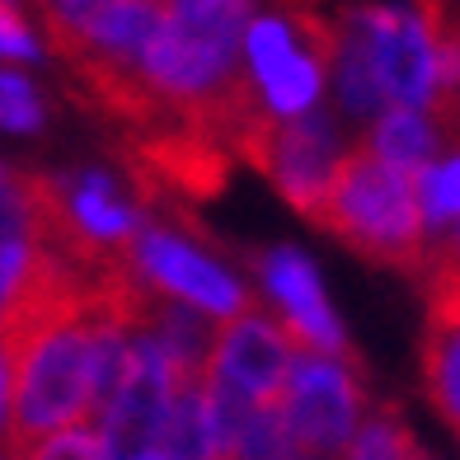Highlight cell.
Here are the masks:
<instances>
[{
  "label": "cell",
  "instance_id": "16",
  "mask_svg": "<svg viewBox=\"0 0 460 460\" xmlns=\"http://www.w3.org/2000/svg\"><path fill=\"white\" fill-rule=\"evenodd\" d=\"M367 146L376 155H381L385 164H394V170L404 174H423L432 170V151H437V137L428 128V118L418 109H385L381 118L371 122L367 132Z\"/></svg>",
  "mask_w": 460,
  "mask_h": 460
},
{
  "label": "cell",
  "instance_id": "2",
  "mask_svg": "<svg viewBox=\"0 0 460 460\" xmlns=\"http://www.w3.org/2000/svg\"><path fill=\"white\" fill-rule=\"evenodd\" d=\"M5 456L90 423L94 413V310L90 301L24 343H5Z\"/></svg>",
  "mask_w": 460,
  "mask_h": 460
},
{
  "label": "cell",
  "instance_id": "15",
  "mask_svg": "<svg viewBox=\"0 0 460 460\" xmlns=\"http://www.w3.org/2000/svg\"><path fill=\"white\" fill-rule=\"evenodd\" d=\"M339 29H343V43H339V99L352 118H381V103L385 90L376 80L371 66V38L358 10H343L339 14Z\"/></svg>",
  "mask_w": 460,
  "mask_h": 460
},
{
  "label": "cell",
  "instance_id": "18",
  "mask_svg": "<svg viewBox=\"0 0 460 460\" xmlns=\"http://www.w3.org/2000/svg\"><path fill=\"white\" fill-rule=\"evenodd\" d=\"M296 456H301V447H296V437H291L282 400L259 409V418L249 423L244 442L235 451V460H296Z\"/></svg>",
  "mask_w": 460,
  "mask_h": 460
},
{
  "label": "cell",
  "instance_id": "19",
  "mask_svg": "<svg viewBox=\"0 0 460 460\" xmlns=\"http://www.w3.org/2000/svg\"><path fill=\"white\" fill-rule=\"evenodd\" d=\"M418 451H413V437H409V428L400 423V413H376L371 423L362 428V437H358V447H352V456L348 460H413Z\"/></svg>",
  "mask_w": 460,
  "mask_h": 460
},
{
  "label": "cell",
  "instance_id": "6",
  "mask_svg": "<svg viewBox=\"0 0 460 460\" xmlns=\"http://www.w3.org/2000/svg\"><path fill=\"white\" fill-rule=\"evenodd\" d=\"M437 5L442 0H409V5H358L371 66L394 109H432L437 94Z\"/></svg>",
  "mask_w": 460,
  "mask_h": 460
},
{
  "label": "cell",
  "instance_id": "20",
  "mask_svg": "<svg viewBox=\"0 0 460 460\" xmlns=\"http://www.w3.org/2000/svg\"><path fill=\"white\" fill-rule=\"evenodd\" d=\"M24 460H109V451H103V432L99 428L80 423V428H66V432L48 437V442H38Z\"/></svg>",
  "mask_w": 460,
  "mask_h": 460
},
{
  "label": "cell",
  "instance_id": "10",
  "mask_svg": "<svg viewBox=\"0 0 460 460\" xmlns=\"http://www.w3.org/2000/svg\"><path fill=\"white\" fill-rule=\"evenodd\" d=\"M132 254L141 263V273L151 278L164 296L188 301V305L207 310V315H226V320H235L249 310L244 287L230 278L226 268H217L212 259H202L198 249L174 240L170 230H141L132 240Z\"/></svg>",
  "mask_w": 460,
  "mask_h": 460
},
{
  "label": "cell",
  "instance_id": "24",
  "mask_svg": "<svg viewBox=\"0 0 460 460\" xmlns=\"http://www.w3.org/2000/svg\"><path fill=\"white\" fill-rule=\"evenodd\" d=\"M296 460H320V456H305V451H301V456H296Z\"/></svg>",
  "mask_w": 460,
  "mask_h": 460
},
{
  "label": "cell",
  "instance_id": "8",
  "mask_svg": "<svg viewBox=\"0 0 460 460\" xmlns=\"http://www.w3.org/2000/svg\"><path fill=\"white\" fill-rule=\"evenodd\" d=\"M179 367L164 352L155 333H137V371L128 390L118 394V404L103 418V451L109 460H151L160 456L164 428H170L174 390H179Z\"/></svg>",
  "mask_w": 460,
  "mask_h": 460
},
{
  "label": "cell",
  "instance_id": "3",
  "mask_svg": "<svg viewBox=\"0 0 460 460\" xmlns=\"http://www.w3.org/2000/svg\"><path fill=\"white\" fill-rule=\"evenodd\" d=\"M315 226L343 240L367 263L418 273L432 259V230L418 202V179L385 164L367 141L343 155Z\"/></svg>",
  "mask_w": 460,
  "mask_h": 460
},
{
  "label": "cell",
  "instance_id": "23",
  "mask_svg": "<svg viewBox=\"0 0 460 460\" xmlns=\"http://www.w3.org/2000/svg\"><path fill=\"white\" fill-rule=\"evenodd\" d=\"M0 33H5V57H10V61H14V57H24V61L38 57V43L29 38L24 19L14 14V0H5V10H0Z\"/></svg>",
  "mask_w": 460,
  "mask_h": 460
},
{
  "label": "cell",
  "instance_id": "11",
  "mask_svg": "<svg viewBox=\"0 0 460 460\" xmlns=\"http://www.w3.org/2000/svg\"><path fill=\"white\" fill-rule=\"evenodd\" d=\"M244 48H249V66H254L263 85L268 109L282 118L310 113V103L320 99V85H324V66L296 43L287 19H273V14L254 19Z\"/></svg>",
  "mask_w": 460,
  "mask_h": 460
},
{
  "label": "cell",
  "instance_id": "13",
  "mask_svg": "<svg viewBox=\"0 0 460 460\" xmlns=\"http://www.w3.org/2000/svg\"><path fill=\"white\" fill-rule=\"evenodd\" d=\"M423 390L432 409L447 418L460 437V315L456 310H428L423 329Z\"/></svg>",
  "mask_w": 460,
  "mask_h": 460
},
{
  "label": "cell",
  "instance_id": "26",
  "mask_svg": "<svg viewBox=\"0 0 460 460\" xmlns=\"http://www.w3.org/2000/svg\"><path fill=\"white\" fill-rule=\"evenodd\" d=\"M413 460H423V456H413Z\"/></svg>",
  "mask_w": 460,
  "mask_h": 460
},
{
  "label": "cell",
  "instance_id": "5",
  "mask_svg": "<svg viewBox=\"0 0 460 460\" xmlns=\"http://www.w3.org/2000/svg\"><path fill=\"white\" fill-rule=\"evenodd\" d=\"M282 409L305 456L348 460L362 437V385L352 381L343 362H329L315 348H296Z\"/></svg>",
  "mask_w": 460,
  "mask_h": 460
},
{
  "label": "cell",
  "instance_id": "1",
  "mask_svg": "<svg viewBox=\"0 0 460 460\" xmlns=\"http://www.w3.org/2000/svg\"><path fill=\"white\" fill-rule=\"evenodd\" d=\"M244 19L249 0H170L164 29L146 48V75L170 122L207 132L230 155L268 118L254 75L240 61Z\"/></svg>",
  "mask_w": 460,
  "mask_h": 460
},
{
  "label": "cell",
  "instance_id": "14",
  "mask_svg": "<svg viewBox=\"0 0 460 460\" xmlns=\"http://www.w3.org/2000/svg\"><path fill=\"white\" fill-rule=\"evenodd\" d=\"M66 198H71L75 221L85 226V235H94L99 244H109V249H128L146 230V226H137V212L118 198V188L103 174H75V179H66Z\"/></svg>",
  "mask_w": 460,
  "mask_h": 460
},
{
  "label": "cell",
  "instance_id": "9",
  "mask_svg": "<svg viewBox=\"0 0 460 460\" xmlns=\"http://www.w3.org/2000/svg\"><path fill=\"white\" fill-rule=\"evenodd\" d=\"M296 339L287 324H273L263 310L249 305L244 315L221 324V343H217V362L212 371L235 381L244 394H254L259 404H278L291 381V362H296Z\"/></svg>",
  "mask_w": 460,
  "mask_h": 460
},
{
  "label": "cell",
  "instance_id": "17",
  "mask_svg": "<svg viewBox=\"0 0 460 460\" xmlns=\"http://www.w3.org/2000/svg\"><path fill=\"white\" fill-rule=\"evenodd\" d=\"M418 202H423L432 235H447L460 221V151L447 164H432V170L418 174Z\"/></svg>",
  "mask_w": 460,
  "mask_h": 460
},
{
  "label": "cell",
  "instance_id": "7",
  "mask_svg": "<svg viewBox=\"0 0 460 460\" xmlns=\"http://www.w3.org/2000/svg\"><path fill=\"white\" fill-rule=\"evenodd\" d=\"M122 164H128L137 198L146 207L170 198H188V202L217 198L230 179V151L193 128H160L137 137L122 151Z\"/></svg>",
  "mask_w": 460,
  "mask_h": 460
},
{
  "label": "cell",
  "instance_id": "4",
  "mask_svg": "<svg viewBox=\"0 0 460 460\" xmlns=\"http://www.w3.org/2000/svg\"><path fill=\"white\" fill-rule=\"evenodd\" d=\"M235 155L249 160L278 183V193L296 207L305 221L320 217L324 193L339 174V137L324 113H301V118H263L249 128Z\"/></svg>",
  "mask_w": 460,
  "mask_h": 460
},
{
  "label": "cell",
  "instance_id": "22",
  "mask_svg": "<svg viewBox=\"0 0 460 460\" xmlns=\"http://www.w3.org/2000/svg\"><path fill=\"white\" fill-rule=\"evenodd\" d=\"M0 94H5V128L10 132H33L43 122V103H38V90L29 75H19L14 66L0 80Z\"/></svg>",
  "mask_w": 460,
  "mask_h": 460
},
{
  "label": "cell",
  "instance_id": "12",
  "mask_svg": "<svg viewBox=\"0 0 460 460\" xmlns=\"http://www.w3.org/2000/svg\"><path fill=\"white\" fill-rule=\"evenodd\" d=\"M263 278L273 287V296L282 301L287 310V329L301 348H315V352H329V358H348V343H343V329L333 320V310L320 291V278L310 268L305 254L296 249H273L263 259Z\"/></svg>",
  "mask_w": 460,
  "mask_h": 460
},
{
  "label": "cell",
  "instance_id": "25",
  "mask_svg": "<svg viewBox=\"0 0 460 460\" xmlns=\"http://www.w3.org/2000/svg\"><path fill=\"white\" fill-rule=\"evenodd\" d=\"M151 460H170V456H151Z\"/></svg>",
  "mask_w": 460,
  "mask_h": 460
},
{
  "label": "cell",
  "instance_id": "21",
  "mask_svg": "<svg viewBox=\"0 0 460 460\" xmlns=\"http://www.w3.org/2000/svg\"><path fill=\"white\" fill-rule=\"evenodd\" d=\"M428 310H456L460 315V249L432 244V259H428Z\"/></svg>",
  "mask_w": 460,
  "mask_h": 460
}]
</instances>
